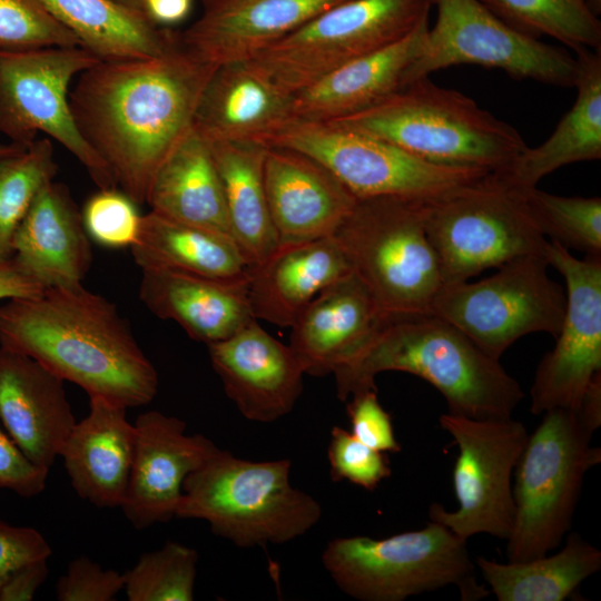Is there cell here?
I'll list each match as a JSON object with an SVG mask.
<instances>
[{"instance_id": "obj_1", "label": "cell", "mask_w": 601, "mask_h": 601, "mask_svg": "<svg viewBox=\"0 0 601 601\" xmlns=\"http://www.w3.org/2000/svg\"><path fill=\"white\" fill-rule=\"evenodd\" d=\"M216 68L186 50L178 33L160 55L98 60L75 79L69 104L77 128L137 205L146 204L157 171L193 130Z\"/></svg>"}, {"instance_id": "obj_2", "label": "cell", "mask_w": 601, "mask_h": 601, "mask_svg": "<svg viewBox=\"0 0 601 601\" xmlns=\"http://www.w3.org/2000/svg\"><path fill=\"white\" fill-rule=\"evenodd\" d=\"M0 345L28 355L89 397L150 403L158 374L114 303L86 289L46 288L0 307Z\"/></svg>"}, {"instance_id": "obj_3", "label": "cell", "mask_w": 601, "mask_h": 601, "mask_svg": "<svg viewBox=\"0 0 601 601\" xmlns=\"http://www.w3.org/2000/svg\"><path fill=\"white\" fill-rule=\"evenodd\" d=\"M404 372L432 384L447 413L475 420H503L523 398L519 382L447 321L428 313L384 314L377 327L345 364L333 372L336 394L376 390L383 372Z\"/></svg>"}, {"instance_id": "obj_4", "label": "cell", "mask_w": 601, "mask_h": 601, "mask_svg": "<svg viewBox=\"0 0 601 601\" xmlns=\"http://www.w3.org/2000/svg\"><path fill=\"white\" fill-rule=\"evenodd\" d=\"M331 122L383 139L434 164L489 173L504 171L528 147L515 128L428 77Z\"/></svg>"}, {"instance_id": "obj_5", "label": "cell", "mask_w": 601, "mask_h": 601, "mask_svg": "<svg viewBox=\"0 0 601 601\" xmlns=\"http://www.w3.org/2000/svg\"><path fill=\"white\" fill-rule=\"evenodd\" d=\"M292 462H255L218 446L183 484L175 518L200 519L240 548L283 544L321 519L317 500L290 484Z\"/></svg>"}, {"instance_id": "obj_6", "label": "cell", "mask_w": 601, "mask_h": 601, "mask_svg": "<svg viewBox=\"0 0 601 601\" xmlns=\"http://www.w3.org/2000/svg\"><path fill=\"white\" fill-rule=\"evenodd\" d=\"M528 436L514 469V521L506 558L528 561L558 548L569 533L585 474L601 462L597 431L577 410L553 408Z\"/></svg>"}, {"instance_id": "obj_7", "label": "cell", "mask_w": 601, "mask_h": 601, "mask_svg": "<svg viewBox=\"0 0 601 601\" xmlns=\"http://www.w3.org/2000/svg\"><path fill=\"white\" fill-rule=\"evenodd\" d=\"M424 203L357 198L333 235L384 314L428 313L445 285L425 230Z\"/></svg>"}, {"instance_id": "obj_8", "label": "cell", "mask_w": 601, "mask_h": 601, "mask_svg": "<svg viewBox=\"0 0 601 601\" xmlns=\"http://www.w3.org/2000/svg\"><path fill=\"white\" fill-rule=\"evenodd\" d=\"M466 541L430 521L421 530L381 540L336 538L327 543L322 562L336 585L357 600L402 601L455 585L463 601H476L490 591L476 581Z\"/></svg>"}, {"instance_id": "obj_9", "label": "cell", "mask_w": 601, "mask_h": 601, "mask_svg": "<svg viewBox=\"0 0 601 601\" xmlns=\"http://www.w3.org/2000/svg\"><path fill=\"white\" fill-rule=\"evenodd\" d=\"M424 225L445 284L545 254L548 243L529 211L524 189L495 173L425 201Z\"/></svg>"}, {"instance_id": "obj_10", "label": "cell", "mask_w": 601, "mask_h": 601, "mask_svg": "<svg viewBox=\"0 0 601 601\" xmlns=\"http://www.w3.org/2000/svg\"><path fill=\"white\" fill-rule=\"evenodd\" d=\"M433 0H346L319 13L249 60L288 93L410 35Z\"/></svg>"}, {"instance_id": "obj_11", "label": "cell", "mask_w": 601, "mask_h": 601, "mask_svg": "<svg viewBox=\"0 0 601 601\" xmlns=\"http://www.w3.org/2000/svg\"><path fill=\"white\" fill-rule=\"evenodd\" d=\"M265 144L311 156L356 198L394 196L431 201L490 174L434 164L388 141L331 121L290 119Z\"/></svg>"}, {"instance_id": "obj_12", "label": "cell", "mask_w": 601, "mask_h": 601, "mask_svg": "<svg viewBox=\"0 0 601 601\" xmlns=\"http://www.w3.org/2000/svg\"><path fill=\"white\" fill-rule=\"evenodd\" d=\"M98 60L80 46L0 48V134L29 146L41 132L67 149L99 189L118 188L78 130L69 104L75 79Z\"/></svg>"}, {"instance_id": "obj_13", "label": "cell", "mask_w": 601, "mask_h": 601, "mask_svg": "<svg viewBox=\"0 0 601 601\" xmlns=\"http://www.w3.org/2000/svg\"><path fill=\"white\" fill-rule=\"evenodd\" d=\"M545 254L515 258L482 280L445 284L431 313L464 333L494 359L519 338L559 334L566 305L564 289L548 273Z\"/></svg>"}, {"instance_id": "obj_14", "label": "cell", "mask_w": 601, "mask_h": 601, "mask_svg": "<svg viewBox=\"0 0 601 601\" xmlns=\"http://www.w3.org/2000/svg\"><path fill=\"white\" fill-rule=\"evenodd\" d=\"M433 4L437 8L436 22L407 68L403 87L462 63L501 69L515 79L574 87L579 69L575 57L513 29L480 0H433Z\"/></svg>"}, {"instance_id": "obj_15", "label": "cell", "mask_w": 601, "mask_h": 601, "mask_svg": "<svg viewBox=\"0 0 601 601\" xmlns=\"http://www.w3.org/2000/svg\"><path fill=\"white\" fill-rule=\"evenodd\" d=\"M459 447L453 487L459 506L433 503L428 520L467 540L489 534L506 540L513 528L511 476L528 440L525 426L512 417L475 420L450 413L439 418Z\"/></svg>"}, {"instance_id": "obj_16", "label": "cell", "mask_w": 601, "mask_h": 601, "mask_svg": "<svg viewBox=\"0 0 601 601\" xmlns=\"http://www.w3.org/2000/svg\"><path fill=\"white\" fill-rule=\"evenodd\" d=\"M545 258L565 280L566 305L554 348L541 359L530 390L533 414L577 410L601 374V257L578 259L556 242Z\"/></svg>"}, {"instance_id": "obj_17", "label": "cell", "mask_w": 601, "mask_h": 601, "mask_svg": "<svg viewBox=\"0 0 601 601\" xmlns=\"http://www.w3.org/2000/svg\"><path fill=\"white\" fill-rule=\"evenodd\" d=\"M136 444L120 509L137 530L168 522L183 495V484L216 450L201 434L186 433V423L158 411L135 420Z\"/></svg>"}, {"instance_id": "obj_18", "label": "cell", "mask_w": 601, "mask_h": 601, "mask_svg": "<svg viewBox=\"0 0 601 601\" xmlns=\"http://www.w3.org/2000/svg\"><path fill=\"white\" fill-rule=\"evenodd\" d=\"M207 346L226 395L245 418L274 422L294 408L303 391L304 367L290 346L257 319Z\"/></svg>"}, {"instance_id": "obj_19", "label": "cell", "mask_w": 601, "mask_h": 601, "mask_svg": "<svg viewBox=\"0 0 601 601\" xmlns=\"http://www.w3.org/2000/svg\"><path fill=\"white\" fill-rule=\"evenodd\" d=\"M346 0H201L180 45L215 67L246 61Z\"/></svg>"}, {"instance_id": "obj_20", "label": "cell", "mask_w": 601, "mask_h": 601, "mask_svg": "<svg viewBox=\"0 0 601 601\" xmlns=\"http://www.w3.org/2000/svg\"><path fill=\"white\" fill-rule=\"evenodd\" d=\"M264 178L279 244L333 236L357 200L321 162L290 148L268 146Z\"/></svg>"}, {"instance_id": "obj_21", "label": "cell", "mask_w": 601, "mask_h": 601, "mask_svg": "<svg viewBox=\"0 0 601 601\" xmlns=\"http://www.w3.org/2000/svg\"><path fill=\"white\" fill-rule=\"evenodd\" d=\"M63 383L35 358L0 345V423L48 470L77 422Z\"/></svg>"}, {"instance_id": "obj_22", "label": "cell", "mask_w": 601, "mask_h": 601, "mask_svg": "<svg viewBox=\"0 0 601 601\" xmlns=\"http://www.w3.org/2000/svg\"><path fill=\"white\" fill-rule=\"evenodd\" d=\"M11 257L45 289L82 284L92 250L66 185L51 180L42 187L16 229Z\"/></svg>"}, {"instance_id": "obj_23", "label": "cell", "mask_w": 601, "mask_h": 601, "mask_svg": "<svg viewBox=\"0 0 601 601\" xmlns=\"http://www.w3.org/2000/svg\"><path fill=\"white\" fill-rule=\"evenodd\" d=\"M89 398L88 415L75 423L59 456L79 497L99 509L120 508L134 459L136 428L127 420L126 406L101 396Z\"/></svg>"}, {"instance_id": "obj_24", "label": "cell", "mask_w": 601, "mask_h": 601, "mask_svg": "<svg viewBox=\"0 0 601 601\" xmlns=\"http://www.w3.org/2000/svg\"><path fill=\"white\" fill-rule=\"evenodd\" d=\"M384 313L353 272L325 287L290 326L289 346L305 374L324 376L349 361Z\"/></svg>"}, {"instance_id": "obj_25", "label": "cell", "mask_w": 601, "mask_h": 601, "mask_svg": "<svg viewBox=\"0 0 601 601\" xmlns=\"http://www.w3.org/2000/svg\"><path fill=\"white\" fill-rule=\"evenodd\" d=\"M293 97L248 61L221 65L205 87L194 129L207 142L255 140L265 144L293 119Z\"/></svg>"}, {"instance_id": "obj_26", "label": "cell", "mask_w": 601, "mask_h": 601, "mask_svg": "<svg viewBox=\"0 0 601 601\" xmlns=\"http://www.w3.org/2000/svg\"><path fill=\"white\" fill-rule=\"evenodd\" d=\"M352 272L333 236L278 244L267 258L248 268L253 316L290 327L325 287Z\"/></svg>"}, {"instance_id": "obj_27", "label": "cell", "mask_w": 601, "mask_h": 601, "mask_svg": "<svg viewBox=\"0 0 601 601\" xmlns=\"http://www.w3.org/2000/svg\"><path fill=\"white\" fill-rule=\"evenodd\" d=\"M141 270L144 305L157 317L176 322L195 341L220 342L256 319L248 277L221 280L167 269Z\"/></svg>"}, {"instance_id": "obj_28", "label": "cell", "mask_w": 601, "mask_h": 601, "mask_svg": "<svg viewBox=\"0 0 601 601\" xmlns=\"http://www.w3.org/2000/svg\"><path fill=\"white\" fill-rule=\"evenodd\" d=\"M428 28L425 18L400 41L349 61L294 93L293 119L339 120L400 90L407 68L422 51Z\"/></svg>"}, {"instance_id": "obj_29", "label": "cell", "mask_w": 601, "mask_h": 601, "mask_svg": "<svg viewBox=\"0 0 601 601\" xmlns=\"http://www.w3.org/2000/svg\"><path fill=\"white\" fill-rule=\"evenodd\" d=\"M578 90L572 108L553 134L535 148L526 147L502 173H495L522 188L536 187L540 179L569 164L601 158V50L575 52Z\"/></svg>"}, {"instance_id": "obj_30", "label": "cell", "mask_w": 601, "mask_h": 601, "mask_svg": "<svg viewBox=\"0 0 601 601\" xmlns=\"http://www.w3.org/2000/svg\"><path fill=\"white\" fill-rule=\"evenodd\" d=\"M208 144L223 184L230 236L248 268L256 266L279 244L265 188L268 146L255 140Z\"/></svg>"}, {"instance_id": "obj_31", "label": "cell", "mask_w": 601, "mask_h": 601, "mask_svg": "<svg viewBox=\"0 0 601 601\" xmlns=\"http://www.w3.org/2000/svg\"><path fill=\"white\" fill-rule=\"evenodd\" d=\"M146 204L170 219L230 236L223 184L210 146L194 128L157 171Z\"/></svg>"}, {"instance_id": "obj_32", "label": "cell", "mask_w": 601, "mask_h": 601, "mask_svg": "<svg viewBox=\"0 0 601 601\" xmlns=\"http://www.w3.org/2000/svg\"><path fill=\"white\" fill-rule=\"evenodd\" d=\"M130 249L141 269H167L221 280L248 277V265L229 235L151 210L142 215L138 239Z\"/></svg>"}, {"instance_id": "obj_33", "label": "cell", "mask_w": 601, "mask_h": 601, "mask_svg": "<svg viewBox=\"0 0 601 601\" xmlns=\"http://www.w3.org/2000/svg\"><path fill=\"white\" fill-rule=\"evenodd\" d=\"M40 1L82 48L100 60L157 56L178 40V32L161 28L145 13L112 0Z\"/></svg>"}, {"instance_id": "obj_34", "label": "cell", "mask_w": 601, "mask_h": 601, "mask_svg": "<svg viewBox=\"0 0 601 601\" xmlns=\"http://www.w3.org/2000/svg\"><path fill=\"white\" fill-rule=\"evenodd\" d=\"M475 564L499 601H563L600 570L601 551L572 532L553 555L506 563L477 556Z\"/></svg>"}, {"instance_id": "obj_35", "label": "cell", "mask_w": 601, "mask_h": 601, "mask_svg": "<svg viewBox=\"0 0 601 601\" xmlns=\"http://www.w3.org/2000/svg\"><path fill=\"white\" fill-rule=\"evenodd\" d=\"M513 29L552 37L575 52L601 49V0H480Z\"/></svg>"}, {"instance_id": "obj_36", "label": "cell", "mask_w": 601, "mask_h": 601, "mask_svg": "<svg viewBox=\"0 0 601 601\" xmlns=\"http://www.w3.org/2000/svg\"><path fill=\"white\" fill-rule=\"evenodd\" d=\"M57 170L48 137L37 138L20 151L0 158V256L11 257L17 227Z\"/></svg>"}, {"instance_id": "obj_37", "label": "cell", "mask_w": 601, "mask_h": 601, "mask_svg": "<svg viewBox=\"0 0 601 601\" xmlns=\"http://www.w3.org/2000/svg\"><path fill=\"white\" fill-rule=\"evenodd\" d=\"M524 198L544 236L565 248L601 257L600 197H564L532 187L524 189Z\"/></svg>"}, {"instance_id": "obj_38", "label": "cell", "mask_w": 601, "mask_h": 601, "mask_svg": "<svg viewBox=\"0 0 601 601\" xmlns=\"http://www.w3.org/2000/svg\"><path fill=\"white\" fill-rule=\"evenodd\" d=\"M197 551L178 542L145 552L124 573L129 601H191L196 580Z\"/></svg>"}, {"instance_id": "obj_39", "label": "cell", "mask_w": 601, "mask_h": 601, "mask_svg": "<svg viewBox=\"0 0 601 601\" xmlns=\"http://www.w3.org/2000/svg\"><path fill=\"white\" fill-rule=\"evenodd\" d=\"M80 46L40 0H0V48L21 50ZM81 47V46H80Z\"/></svg>"}, {"instance_id": "obj_40", "label": "cell", "mask_w": 601, "mask_h": 601, "mask_svg": "<svg viewBox=\"0 0 601 601\" xmlns=\"http://www.w3.org/2000/svg\"><path fill=\"white\" fill-rule=\"evenodd\" d=\"M119 188L99 189L81 213L88 236L108 248H131L138 239L142 215Z\"/></svg>"}, {"instance_id": "obj_41", "label": "cell", "mask_w": 601, "mask_h": 601, "mask_svg": "<svg viewBox=\"0 0 601 601\" xmlns=\"http://www.w3.org/2000/svg\"><path fill=\"white\" fill-rule=\"evenodd\" d=\"M327 459L333 481H347L367 491L392 474L386 453L365 445L342 426L332 428Z\"/></svg>"}, {"instance_id": "obj_42", "label": "cell", "mask_w": 601, "mask_h": 601, "mask_svg": "<svg viewBox=\"0 0 601 601\" xmlns=\"http://www.w3.org/2000/svg\"><path fill=\"white\" fill-rule=\"evenodd\" d=\"M125 575L102 569L86 555L73 559L56 584L59 601H112L124 590Z\"/></svg>"}, {"instance_id": "obj_43", "label": "cell", "mask_w": 601, "mask_h": 601, "mask_svg": "<svg viewBox=\"0 0 601 601\" xmlns=\"http://www.w3.org/2000/svg\"><path fill=\"white\" fill-rule=\"evenodd\" d=\"M346 402L351 433L357 440L380 452L401 451L391 415L378 402L377 390L355 393Z\"/></svg>"}, {"instance_id": "obj_44", "label": "cell", "mask_w": 601, "mask_h": 601, "mask_svg": "<svg viewBox=\"0 0 601 601\" xmlns=\"http://www.w3.org/2000/svg\"><path fill=\"white\" fill-rule=\"evenodd\" d=\"M48 474L49 470L29 459L0 423V489L30 499L45 490Z\"/></svg>"}, {"instance_id": "obj_45", "label": "cell", "mask_w": 601, "mask_h": 601, "mask_svg": "<svg viewBox=\"0 0 601 601\" xmlns=\"http://www.w3.org/2000/svg\"><path fill=\"white\" fill-rule=\"evenodd\" d=\"M51 548L42 534L30 526H16L0 520V587L18 566L49 558Z\"/></svg>"}, {"instance_id": "obj_46", "label": "cell", "mask_w": 601, "mask_h": 601, "mask_svg": "<svg viewBox=\"0 0 601 601\" xmlns=\"http://www.w3.org/2000/svg\"><path fill=\"white\" fill-rule=\"evenodd\" d=\"M48 559H36L16 568L0 587V601L32 600L48 578Z\"/></svg>"}, {"instance_id": "obj_47", "label": "cell", "mask_w": 601, "mask_h": 601, "mask_svg": "<svg viewBox=\"0 0 601 601\" xmlns=\"http://www.w3.org/2000/svg\"><path fill=\"white\" fill-rule=\"evenodd\" d=\"M43 290L37 280L17 266L12 257L0 256V299L35 297Z\"/></svg>"}, {"instance_id": "obj_48", "label": "cell", "mask_w": 601, "mask_h": 601, "mask_svg": "<svg viewBox=\"0 0 601 601\" xmlns=\"http://www.w3.org/2000/svg\"><path fill=\"white\" fill-rule=\"evenodd\" d=\"M193 0H141L144 13L157 26L181 22L190 12Z\"/></svg>"}, {"instance_id": "obj_49", "label": "cell", "mask_w": 601, "mask_h": 601, "mask_svg": "<svg viewBox=\"0 0 601 601\" xmlns=\"http://www.w3.org/2000/svg\"><path fill=\"white\" fill-rule=\"evenodd\" d=\"M24 147L27 146H21L14 142H9V144L0 142V158L14 154L17 151H20Z\"/></svg>"}, {"instance_id": "obj_50", "label": "cell", "mask_w": 601, "mask_h": 601, "mask_svg": "<svg viewBox=\"0 0 601 601\" xmlns=\"http://www.w3.org/2000/svg\"><path fill=\"white\" fill-rule=\"evenodd\" d=\"M112 1L128 9H132V10L144 13L142 8H141V0H112Z\"/></svg>"}]
</instances>
